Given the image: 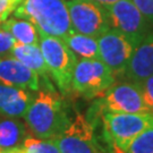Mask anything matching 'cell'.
Segmentation results:
<instances>
[{
	"mask_svg": "<svg viewBox=\"0 0 153 153\" xmlns=\"http://www.w3.org/2000/svg\"><path fill=\"white\" fill-rule=\"evenodd\" d=\"M53 141L60 153H103L95 140L93 124L79 112Z\"/></svg>",
	"mask_w": 153,
	"mask_h": 153,
	"instance_id": "30bf717a",
	"label": "cell"
},
{
	"mask_svg": "<svg viewBox=\"0 0 153 153\" xmlns=\"http://www.w3.org/2000/svg\"><path fill=\"white\" fill-rule=\"evenodd\" d=\"M9 56L16 58L30 69L35 71L41 79H50L49 71L40 45L15 42Z\"/></svg>",
	"mask_w": 153,
	"mask_h": 153,
	"instance_id": "5bb4252c",
	"label": "cell"
},
{
	"mask_svg": "<svg viewBox=\"0 0 153 153\" xmlns=\"http://www.w3.org/2000/svg\"><path fill=\"white\" fill-rule=\"evenodd\" d=\"M73 28L82 34L98 38L110 28L105 6L95 0L66 1Z\"/></svg>",
	"mask_w": 153,
	"mask_h": 153,
	"instance_id": "ba28073f",
	"label": "cell"
},
{
	"mask_svg": "<svg viewBox=\"0 0 153 153\" xmlns=\"http://www.w3.org/2000/svg\"><path fill=\"white\" fill-rule=\"evenodd\" d=\"M40 49L51 79L58 91L64 97H67L71 93V81L78 60L77 57L67 47L64 40L49 35H40Z\"/></svg>",
	"mask_w": 153,
	"mask_h": 153,
	"instance_id": "3957f363",
	"label": "cell"
},
{
	"mask_svg": "<svg viewBox=\"0 0 153 153\" xmlns=\"http://www.w3.org/2000/svg\"><path fill=\"white\" fill-rule=\"evenodd\" d=\"M104 131L115 153H127L133 141L153 126V115L143 114H102Z\"/></svg>",
	"mask_w": 153,
	"mask_h": 153,
	"instance_id": "277c9868",
	"label": "cell"
},
{
	"mask_svg": "<svg viewBox=\"0 0 153 153\" xmlns=\"http://www.w3.org/2000/svg\"><path fill=\"white\" fill-rule=\"evenodd\" d=\"M15 42L16 41L10 33L6 31L5 28H0V57L10 55V51Z\"/></svg>",
	"mask_w": 153,
	"mask_h": 153,
	"instance_id": "44dd1931",
	"label": "cell"
},
{
	"mask_svg": "<svg viewBox=\"0 0 153 153\" xmlns=\"http://www.w3.org/2000/svg\"><path fill=\"white\" fill-rule=\"evenodd\" d=\"M22 153H60L53 140H45L35 136H26L21 144Z\"/></svg>",
	"mask_w": 153,
	"mask_h": 153,
	"instance_id": "ac0fdd59",
	"label": "cell"
},
{
	"mask_svg": "<svg viewBox=\"0 0 153 153\" xmlns=\"http://www.w3.org/2000/svg\"><path fill=\"white\" fill-rule=\"evenodd\" d=\"M133 2L153 27V0H133Z\"/></svg>",
	"mask_w": 153,
	"mask_h": 153,
	"instance_id": "7402d4cb",
	"label": "cell"
},
{
	"mask_svg": "<svg viewBox=\"0 0 153 153\" xmlns=\"http://www.w3.org/2000/svg\"><path fill=\"white\" fill-rule=\"evenodd\" d=\"M95 1L103 6H109V5H112V4L117 2V1H119V0H95Z\"/></svg>",
	"mask_w": 153,
	"mask_h": 153,
	"instance_id": "cb8c5ba5",
	"label": "cell"
},
{
	"mask_svg": "<svg viewBox=\"0 0 153 153\" xmlns=\"http://www.w3.org/2000/svg\"><path fill=\"white\" fill-rule=\"evenodd\" d=\"M1 27L10 33L16 42L23 44L40 45V34L31 22L18 17H8L1 24Z\"/></svg>",
	"mask_w": 153,
	"mask_h": 153,
	"instance_id": "2e32d148",
	"label": "cell"
},
{
	"mask_svg": "<svg viewBox=\"0 0 153 153\" xmlns=\"http://www.w3.org/2000/svg\"><path fill=\"white\" fill-rule=\"evenodd\" d=\"M21 2L22 0H0V24L10 16Z\"/></svg>",
	"mask_w": 153,
	"mask_h": 153,
	"instance_id": "603a6c76",
	"label": "cell"
},
{
	"mask_svg": "<svg viewBox=\"0 0 153 153\" xmlns=\"http://www.w3.org/2000/svg\"><path fill=\"white\" fill-rule=\"evenodd\" d=\"M65 1H68V0H65Z\"/></svg>",
	"mask_w": 153,
	"mask_h": 153,
	"instance_id": "4316f807",
	"label": "cell"
},
{
	"mask_svg": "<svg viewBox=\"0 0 153 153\" xmlns=\"http://www.w3.org/2000/svg\"><path fill=\"white\" fill-rule=\"evenodd\" d=\"M64 42L74 52L77 59H100L98 40L94 36L71 30L64 38Z\"/></svg>",
	"mask_w": 153,
	"mask_h": 153,
	"instance_id": "9a60e30c",
	"label": "cell"
},
{
	"mask_svg": "<svg viewBox=\"0 0 153 153\" xmlns=\"http://www.w3.org/2000/svg\"><path fill=\"white\" fill-rule=\"evenodd\" d=\"M13 16L31 22L40 35L64 40L74 30L65 0H22Z\"/></svg>",
	"mask_w": 153,
	"mask_h": 153,
	"instance_id": "7a4b0ae2",
	"label": "cell"
},
{
	"mask_svg": "<svg viewBox=\"0 0 153 153\" xmlns=\"http://www.w3.org/2000/svg\"><path fill=\"white\" fill-rule=\"evenodd\" d=\"M140 86L142 90L143 99L148 108V111L153 115V75L142 81L140 83Z\"/></svg>",
	"mask_w": 153,
	"mask_h": 153,
	"instance_id": "ffe728a7",
	"label": "cell"
},
{
	"mask_svg": "<svg viewBox=\"0 0 153 153\" xmlns=\"http://www.w3.org/2000/svg\"><path fill=\"white\" fill-rule=\"evenodd\" d=\"M0 83L36 92L41 78L34 71L11 56L0 57Z\"/></svg>",
	"mask_w": 153,
	"mask_h": 153,
	"instance_id": "8fae6325",
	"label": "cell"
},
{
	"mask_svg": "<svg viewBox=\"0 0 153 153\" xmlns=\"http://www.w3.org/2000/svg\"><path fill=\"white\" fill-rule=\"evenodd\" d=\"M153 75V30L137 44L121 79L140 83Z\"/></svg>",
	"mask_w": 153,
	"mask_h": 153,
	"instance_id": "7c38bea8",
	"label": "cell"
},
{
	"mask_svg": "<svg viewBox=\"0 0 153 153\" xmlns=\"http://www.w3.org/2000/svg\"><path fill=\"white\" fill-rule=\"evenodd\" d=\"M34 98L31 90L0 83V116L6 118H24Z\"/></svg>",
	"mask_w": 153,
	"mask_h": 153,
	"instance_id": "4fadbf2b",
	"label": "cell"
},
{
	"mask_svg": "<svg viewBox=\"0 0 153 153\" xmlns=\"http://www.w3.org/2000/svg\"><path fill=\"white\" fill-rule=\"evenodd\" d=\"M117 81L115 74L100 59H78L73 74L71 93L84 99H95Z\"/></svg>",
	"mask_w": 153,
	"mask_h": 153,
	"instance_id": "5b68a950",
	"label": "cell"
},
{
	"mask_svg": "<svg viewBox=\"0 0 153 153\" xmlns=\"http://www.w3.org/2000/svg\"><path fill=\"white\" fill-rule=\"evenodd\" d=\"M100 111L117 114H143L149 112L145 105L140 84L127 79L116 81L95 101Z\"/></svg>",
	"mask_w": 153,
	"mask_h": 153,
	"instance_id": "8992f818",
	"label": "cell"
},
{
	"mask_svg": "<svg viewBox=\"0 0 153 153\" xmlns=\"http://www.w3.org/2000/svg\"><path fill=\"white\" fill-rule=\"evenodd\" d=\"M105 9L109 17L110 28L120 32L136 44L153 30L133 0H119L112 5L105 6Z\"/></svg>",
	"mask_w": 153,
	"mask_h": 153,
	"instance_id": "9c48e42d",
	"label": "cell"
},
{
	"mask_svg": "<svg viewBox=\"0 0 153 153\" xmlns=\"http://www.w3.org/2000/svg\"><path fill=\"white\" fill-rule=\"evenodd\" d=\"M127 153H153V126L133 141Z\"/></svg>",
	"mask_w": 153,
	"mask_h": 153,
	"instance_id": "d6986e66",
	"label": "cell"
},
{
	"mask_svg": "<svg viewBox=\"0 0 153 153\" xmlns=\"http://www.w3.org/2000/svg\"><path fill=\"white\" fill-rule=\"evenodd\" d=\"M97 40L100 60L109 67L117 79H121L137 44L114 28L102 33Z\"/></svg>",
	"mask_w": 153,
	"mask_h": 153,
	"instance_id": "52a82bcc",
	"label": "cell"
},
{
	"mask_svg": "<svg viewBox=\"0 0 153 153\" xmlns=\"http://www.w3.org/2000/svg\"><path fill=\"white\" fill-rule=\"evenodd\" d=\"M27 136V127L18 118H6L0 120V148L15 149L21 146Z\"/></svg>",
	"mask_w": 153,
	"mask_h": 153,
	"instance_id": "e0dca14e",
	"label": "cell"
},
{
	"mask_svg": "<svg viewBox=\"0 0 153 153\" xmlns=\"http://www.w3.org/2000/svg\"><path fill=\"white\" fill-rule=\"evenodd\" d=\"M0 28H1V24H0Z\"/></svg>",
	"mask_w": 153,
	"mask_h": 153,
	"instance_id": "484cf974",
	"label": "cell"
},
{
	"mask_svg": "<svg viewBox=\"0 0 153 153\" xmlns=\"http://www.w3.org/2000/svg\"><path fill=\"white\" fill-rule=\"evenodd\" d=\"M27 131L33 136L55 140L71 123L65 97L57 91L50 79H41V88L24 116Z\"/></svg>",
	"mask_w": 153,
	"mask_h": 153,
	"instance_id": "6da1fadb",
	"label": "cell"
},
{
	"mask_svg": "<svg viewBox=\"0 0 153 153\" xmlns=\"http://www.w3.org/2000/svg\"><path fill=\"white\" fill-rule=\"evenodd\" d=\"M16 149H2L0 148V153H15V151H16Z\"/></svg>",
	"mask_w": 153,
	"mask_h": 153,
	"instance_id": "d4e9b609",
	"label": "cell"
}]
</instances>
